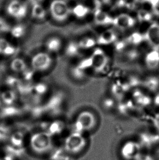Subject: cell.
<instances>
[{"instance_id":"cell-1","label":"cell","mask_w":159,"mask_h":160,"mask_svg":"<svg viewBox=\"0 0 159 160\" xmlns=\"http://www.w3.org/2000/svg\"><path fill=\"white\" fill-rule=\"evenodd\" d=\"M56 148L54 137L46 131L38 130L29 134L26 151L33 158L49 159Z\"/></svg>"},{"instance_id":"cell-2","label":"cell","mask_w":159,"mask_h":160,"mask_svg":"<svg viewBox=\"0 0 159 160\" xmlns=\"http://www.w3.org/2000/svg\"><path fill=\"white\" fill-rule=\"evenodd\" d=\"M87 140L84 133L73 131L65 137L61 149L68 158H78L86 150Z\"/></svg>"},{"instance_id":"cell-3","label":"cell","mask_w":159,"mask_h":160,"mask_svg":"<svg viewBox=\"0 0 159 160\" xmlns=\"http://www.w3.org/2000/svg\"><path fill=\"white\" fill-rule=\"evenodd\" d=\"M4 14L8 19L23 22L29 18L30 6L26 0H7L3 6Z\"/></svg>"},{"instance_id":"cell-4","label":"cell","mask_w":159,"mask_h":160,"mask_svg":"<svg viewBox=\"0 0 159 160\" xmlns=\"http://www.w3.org/2000/svg\"><path fill=\"white\" fill-rule=\"evenodd\" d=\"M47 8L50 19L57 24H65L71 18L70 4L67 0H50Z\"/></svg>"},{"instance_id":"cell-5","label":"cell","mask_w":159,"mask_h":160,"mask_svg":"<svg viewBox=\"0 0 159 160\" xmlns=\"http://www.w3.org/2000/svg\"><path fill=\"white\" fill-rule=\"evenodd\" d=\"M28 62L30 67L38 74L46 73L54 66L55 58L54 55L43 49L33 54Z\"/></svg>"},{"instance_id":"cell-6","label":"cell","mask_w":159,"mask_h":160,"mask_svg":"<svg viewBox=\"0 0 159 160\" xmlns=\"http://www.w3.org/2000/svg\"><path fill=\"white\" fill-rule=\"evenodd\" d=\"M65 96L63 91H57L51 94L43 103L45 115L53 118L59 117L63 110Z\"/></svg>"},{"instance_id":"cell-7","label":"cell","mask_w":159,"mask_h":160,"mask_svg":"<svg viewBox=\"0 0 159 160\" xmlns=\"http://www.w3.org/2000/svg\"><path fill=\"white\" fill-rule=\"evenodd\" d=\"M96 120L92 112L84 110L77 115L73 123V131L84 133L94 128Z\"/></svg>"},{"instance_id":"cell-8","label":"cell","mask_w":159,"mask_h":160,"mask_svg":"<svg viewBox=\"0 0 159 160\" xmlns=\"http://www.w3.org/2000/svg\"><path fill=\"white\" fill-rule=\"evenodd\" d=\"M65 43L62 37L58 35H53L46 37L43 44L44 50L52 55H56L62 52Z\"/></svg>"},{"instance_id":"cell-9","label":"cell","mask_w":159,"mask_h":160,"mask_svg":"<svg viewBox=\"0 0 159 160\" xmlns=\"http://www.w3.org/2000/svg\"><path fill=\"white\" fill-rule=\"evenodd\" d=\"M90 67L97 72H101L108 65V60L103 50L97 48L93 52L90 57Z\"/></svg>"},{"instance_id":"cell-10","label":"cell","mask_w":159,"mask_h":160,"mask_svg":"<svg viewBox=\"0 0 159 160\" xmlns=\"http://www.w3.org/2000/svg\"><path fill=\"white\" fill-rule=\"evenodd\" d=\"M141 145L133 141L127 142L121 148V155L127 160H137L140 158Z\"/></svg>"},{"instance_id":"cell-11","label":"cell","mask_w":159,"mask_h":160,"mask_svg":"<svg viewBox=\"0 0 159 160\" xmlns=\"http://www.w3.org/2000/svg\"><path fill=\"white\" fill-rule=\"evenodd\" d=\"M29 18L38 23H43L50 19L47 4H39L30 6Z\"/></svg>"},{"instance_id":"cell-12","label":"cell","mask_w":159,"mask_h":160,"mask_svg":"<svg viewBox=\"0 0 159 160\" xmlns=\"http://www.w3.org/2000/svg\"><path fill=\"white\" fill-rule=\"evenodd\" d=\"M18 47L12 40L0 36V56L6 58H13L17 56Z\"/></svg>"},{"instance_id":"cell-13","label":"cell","mask_w":159,"mask_h":160,"mask_svg":"<svg viewBox=\"0 0 159 160\" xmlns=\"http://www.w3.org/2000/svg\"><path fill=\"white\" fill-rule=\"evenodd\" d=\"M144 39L152 49L159 50V24L153 23L147 29Z\"/></svg>"},{"instance_id":"cell-14","label":"cell","mask_w":159,"mask_h":160,"mask_svg":"<svg viewBox=\"0 0 159 160\" xmlns=\"http://www.w3.org/2000/svg\"><path fill=\"white\" fill-rule=\"evenodd\" d=\"M28 31V26L25 22H17L12 24L8 35L14 41H19L26 36Z\"/></svg>"},{"instance_id":"cell-15","label":"cell","mask_w":159,"mask_h":160,"mask_svg":"<svg viewBox=\"0 0 159 160\" xmlns=\"http://www.w3.org/2000/svg\"><path fill=\"white\" fill-rule=\"evenodd\" d=\"M20 97L17 91L7 88H5L0 91V100L3 106L17 105Z\"/></svg>"},{"instance_id":"cell-16","label":"cell","mask_w":159,"mask_h":160,"mask_svg":"<svg viewBox=\"0 0 159 160\" xmlns=\"http://www.w3.org/2000/svg\"><path fill=\"white\" fill-rule=\"evenodd\" d=\"M30 66L29 62L21 56H16L11 58L9 68L12 73L20 76Z\"/></svg>"},{"instance_id":"cell-17","label":"cell","mask_w":159,"mask_h":160,"mask_svg":"<svg viewBox=\"0 0 159 160\" xmlns=\"http://www.w3.org/2000/svg\"><path fill=\"white\" fill-rule=\"evenodd\" d=\"M65 129V123L60 119H53L48 120L45 131L48 132L52 137L62 134Z\"/></svg>"},{"instance_id":"cell-18","label":"cell","mask_w":159,"mask_h":160,"mask_svg":"<svg viewBox=\"0 0 159 160\" xmlns=\"http://www.w3.org/2000/svg\"><path fill=\"white\" fill-rule=\"evenodd\" d=\"M23 109L17 105L6 106H3L0 109V119L8 120L16 119L22 115Z\"/></svg>"},{"instance_id":"cell-19","label":"cell","mask_w":159,"mask_h":160,"mask_svg":"<svg viewBox=\"0 0 159 160\" xmlns=\"http://www.w3.org/2000/svg\"><path fill=\"white\" fill-rule=\"evenodd\" d=\"M135 20L126 14H122L113 19V24L117 28L124 30L132 28L135 24Z\"/></svg>"},{"instance_id":"cell-20","label":"cell","mask_w":159,"mask_h":160,"mask_svg":"<svg viewBox=\"0 0 159 160\" xmlns=\"http://www.w3.org/2000/svg\"><path fill=\"white\" fill-rule=\"evenodd\" d=\"M78 46L77 41L71 40L65 43L62 52L65 57L69 58H74L79 55L81 51Z\"/></svg>"},{"instance_id":"cell-21","label":"cell","mask_w":159,"mask_h":160,"mask_svg":"<svg viewBox=\"0 0 159 160\" xmlns=\"http://www.w3.org/2000/svg\"><path fill=\"white\" fill-rule=\"evenodd\" d=\"M117 35L112 30L104 31L99 35L97 40V43L99 45H109L116 41Z\"/></svg>"},{"instance_id":"cell-22","label":"cell","mask_w":159,"mask_h":160,"mask_svg":"<svg viewBox=\"0 0 159 160\" xmlns=\"http://www.w3.org/2000/svg\"><path fill=\"white\" fill-rule=\"evenodd\" d=\"M145 63L151 69H156L159 66V50L152 49L145 56Z\"/></svg>"},{"instance_id":"cell-23","label":"cell","mask_w":159,"mask_h":160,"mask_svg":"<svg viewBox=\"0 0 159 160\" xmlns=\"http://www.w3.org/2000/svg\"><path fill=\"white\" fill-rule=\"evenodd\" d=\"M94 19L96 24L100 25L113 24V19L111 17L100 9H97L95 12Z\"/></svg>"},{"instance_id":"cell-24","label":"cell","mask_w":159,"mask_h":160,"mask_svg":"<svg viewBox=\"0 0 159 160\" xmlns=\"http://www.w3.org/2000/svg\"><path fill=\"white\" fill-rule=\"evenodd\" d=\"M13 130L11 125L6 122H0V144H7Z\"/></svg>"},{"instance_id":"cell-25","label":"cell","mask_w":159,"mask_h":160,"mask_svg":"<svg viewBox=\"0 0 159 160\" xmlns=\"http://www.w3.org/2000/svg\"><path fill=\"white\" fill-rule=\"evenodd\" d=\"M70 7L71 17L74 16L78 19L84 18L89 12V9L88 7L82 4H76L73 6L70 4Z\"/></svg>"},{"instance_id":"cell-26","label":"cell","mask_w":159,"mask_h":160,"mask_svg":"<svg viewBox=\"0 0 159 160\" xmlns=\"http://www.w3.org/2000/svg\"><path fill=\"white\" fill-rule=\"evenodd\" d=\"M133 103L139 108L147 106L151 103L150 98L140 91H135L133 93Z\"/></svg>"},{"instance_id":"cell-27","label":"cell","mask_w":159,"mask_h":160,"mask_svg":"<svg viewBox=\"0 0 159 160\" xmlns=\"http://www.w3.org/2000/svg\"><path fill=\"white\" fill-rule=\"evenodd\" d=\"M78 46L81 50H87L93 48L97 44V40L92 37L85 36L77 41Z\"/></svg>"},{"instance_id":"cell-28","label":"cell","mask_w":159,"mask_h":160,"mask_svg":"<svg viewBox=\"0 0 159 160\" xmlns=\"http://www.w3.org/2000/svg\"><path fill=\"white\" fill-rule=\"evenodd\" d=\"M12 24L5 15L0 14V36L8 35Z\"/></svg>"},{"instance_id":"cell-29","label":"cell","mask_w":159,"mask_h":160,"mask_svg":"<svg viewBox=\"0 0 159 160\" xmlns=\"http://www.w3.org/2000/svg\"><path fill=\"white\" fill-rule=\"evenodd\" d=\"M127 89L128 87L127 85L123 84L122 82H118L113 85L112 91L116 95L120 96H122L125 93V92H126Z\"/></svg>"},{"instance_id":"cell-30","label":"cell","mask_w":159,"mask_h":160,"mask_svg":"<svg viewBox=\"0 0 159 160\" xmlns=\"http://www.w3.org/2000/svg\"><path fill=\"white\" fill-rule=\"evenodd\" d=\"M143 39L144 36H142L139 33H133L128 38L127 41L130 44L135 45L140 43Z\"/></svg>"},{"instance_id":"cell-31","label":"cell","mask_w":159,"mask_h":160,"mask_svg":"<svg viewBox=\"0 0 159 160\" xmlns=\"http://www.w3.org/2000/svg\"><path fill=\"white\" fill-rule=\"evenodd\" d=\"M145 85L147 88L151 91H154L157 89L159 86V81L157 79L151 78L148 79L145 82Z\"/></svg>"},{"instance_id":"cell-32","label":"cell","mask_w":159,"mask_h":160,"mask_svg":"<svg viewBox=\"0 0 159 160\" xmlns=\"http://www.w3.org/2000/svg\"><path fill=\"white\" fill-rule=\"evenodd\" d=\"M138 18L141 22H148L152 19V14L147 11L141 10L138 13Z\"/></svg>"},{"instance_id":"cell-33","label":"cell","mask_w":159,"mask_h":160,"mask_svg":"<svg viewBox=\"0 0 159 160\" xmlns=\"http://www.w3.org/2000/svg\"><path fill=\"white\" fill-rule=\"evenodd\" d=\"M150 3L152 4L154 13L159 16V0H151Z\"/></svg>"},{"instance_id":"cell-34","label":"cell","mask_w":159,"mask_h":160,"mask_svg":"<svg viewBox=\"0 0 159 160\" xmlns=\"http://www.w3.org/2000/svg\"><path fill=\"white\" fill-rule=\"evenodd\" d=\"M28 4L30 6H35L39 4H46V2H49V0H26Z\"/></svg>"},{"instance_id":"cell-35","label":"cell","mask_w":159,"mask_h":160,"mask_svg":"<svg viewBox=\"0 0 159 160\" xmlns=\"http://www.w3.org/2000/svg\"><path fill=\"white\" fill-rule=\"evenodd\" d=\"M0 160H19L17 156L6 152L0 156Z\"/></svg>"},{"instance_id":"cell-36","label":"cell","mask_w":159,"mask_h":160,"mask_svg":"<svg viewBox=\"0 0 159 160\" xmlns=\"http://www.w3.org/2000/svg\"><path fill=\"white\" fill-rule=\"evenodd\" d=\"M95 3L97 6V9L103 6V4H108L110 3V0H94Z\"/></svg>"},{"instance_id":"cell-37","label":"cell","mask_w":159,"mask_h":160,"mask_svg":"<svg viewBox=\"0 0 159 160\" xmlns=\"http://www.w3.org/2000/svg\"><path fill=\"white\" fill-rule=\"evenodd\" d=\"M154 124L155 125V128L159 130V113L155 115V118L154 119Z\"/></svg>"},{"instance_id":"cell-38","label":"cell","mask_w":159,"mask_h":160,"mask_svg":"<svg viewBox=\"0 0 159 160\" xmlns=\"http://www.w3.org/2000/svg\"><path fill=\"white\" fill-rule=\"evenodd\" d=\"M155 102L156 104L159 106V92L157 93V95L156 96L155 98Z\"/></svg>"},{"instance_id":"cell-39","label":"cell","mask_w":159,"mask_h":160,"mask_svg":"<svg viewBox=\"0 0 159 160\" xmlns=\"http://www.w3.org/2000/svg\"><path fill=\"white\" fill-rule=\"evenodd\" d=\"M136 2H140V3H143L146 2H151V0H135Z\"/></svg>"},{"instance_id":"cell-40","label":"cell","mask_w":159,"mask_h":160,"mask_svg":"<svg viewBox=\"0 0 159 160\" xmlns=\"http://www.w3.org/2000/svg\"><path fill=\"white\" fill-rule=\"evenodd\" d=\"M137 160H149V158H148V159H147V158H140Z\"/></svg>"},{"instance_id":"cell-41","label":"cell","mask_w":159,"mask_h":160,"mask_svg":"<svg viewBox=\"0 0 159 160\" xmlns=\"http://www.w3.org/2000/svg\"><path fill=\"white\" fill-rule=\"evenodd\" d=\"M2 106H3V105H2V103H1V100H0V109L2 108Z\"/></svg>"},{"instance_id":"cell-42","label":"cell","mask_w":159,"mask_h":160,"mask_svg":"<svg viewBox=\"0 0 159 160\" xmlns=\"http://www.w3.org/2000/svg\"><path fill=\"white\" fill-rule=\"evenodd\" d=\"M0 156H1V155H0Z\"/></svg>"}]
</instances>
